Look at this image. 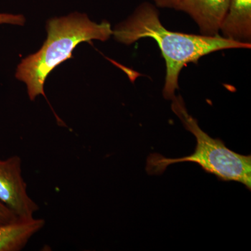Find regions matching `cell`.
<instances>
[{
    "instance_id": "6",
    "label": "cell",
    "mask_w": 251,
    "mask_h": 251,
    "mask_svg": "<svg viewBox=\"0 0 251 251\" xmlns=\"http://www.w3.org/2000/svg\"><path fill=\"white\" fill-rule=\"evenodd\" d=\"M220 31L231 40L251 44V0H229Z\"/></svg>"
},
{
    "instance_id": "10",
    "label": "cell",
    "mask_w": 251,
    "mask_h": 251,
    "mask_svg": "<svg viewBox=\"0 0 251 251\" xmlns=\"http://www.w3.org/2000/svg\"><path fill=\"white\" fill-rule=\"evenodd\" d=\"M181 0H153L157 6L176 9Z\"/></svg>"
},
{
    "instance_id": "7",
    "label": "cell",
    "mask_w": 251,
    "mask_h": 251,
    "mask_svg": "<svg viewBox=\"0 0 251 251\" xmlns=\"http://www.w3.org/2000/svg\"><path fill=\"white\" fill-rule=\"evenodd\" d=\"M45 220L18 219L9 224L0 225V251L23 250L31 238L45 226Z\"/></svg>"
},
{
    "instance_id": "5",
    "label": "cell",
    "mask_w": 251,
    "mask_h": 251,
    "mask_svg": "<svg viewBox=\"0 0 251 251\" xmlns=\"http://www.w3.org/2000/svg\"><path fill=\"white\" fill-rule=\"evenodd\" d=\"M229 2V0H181L176 10L192 18L202 35L215 36L219 34Z\"/></svg>"
},
{
    "instance_id": "9",
    "label": "cell",
    "mask_w": 251,
    "mask_h": 251,
    "mask_svg": "<svg viewBox=\"0 0 251 251\" xmlns=\"http://www.w3.org/2000/svg\"><path fill=\"white\" fill-rule=\"evenodd\" d=\"M18 217L7 206L0 202V225L9 224L17 221Z\"/></svg>"
},
{
    "instance_id": "4",
    "label": "cell",
    "mask_w": 251,
    "mask_h": 251,
    "mask_svg": "<svg viewBox=\"0 0 251 251\" xmlns=\"http://www.w3.org/2000/svg\"><path fill=\"white\" fill-rule=\"evenodd\" d=\"M21 157L15 155L0 158V202L14 213L18 219H31L39 206L28 195L23 179Z\"/></svg>"
},
{
    "instance_id": "8",
    "label": "cell",
    "mask_w": 251,
    "mask_h": 251,
    "mask_svg": "<svg viewBox=\"0 0 251 251\" xmlns=\"http://www.w3.org/2000/svg\"><path fill=\"white\" fill-rule=\"evenodd\" d=\"M25 22V19L22 15L0 13V25L10 24L15 25H23Z\"/></svg>"
},
{
    "instance_id": "1",
    "label": "cell",
    "mask_w": 251,
    "mask_h": 251,
    "mask_svg": "<svg viewBox=\"0 0 251 251\" xmlns=\"http://www.w3.org/2000/svg\"><path fill=\"white\" fill-rule=\"evenodd\" d=\"M112 35L126 45L143 38H151L156 41L166 61L163 94L168 100L176 96L180 72L189 63L197 64L206 54L222 50L248 49L251 46V44L237 42L220 34L196 35L169 30L162 24L156 8L148 2L138 6L129 18L112 30Z\"/></svg>"
},
{
    "instance_id": "2",
    "label": "cell",
    "mask_w": 251,
    "mask_h": 251,
    "mask_svg": "<svg viewBox=\"0 0 251 251\" xmlns=\"http://www.w3.org/2000/svg\"><path fill=\"white\" fill-rule=\"evenodd\" d=\"M48 38L36 53L23 59L18 65L16 77L27 87L31 100L39 95L46 97L44 84L54 68L72 57L80 43L92 40L105 41L112 35L110 23H96L87 15L74 13L65 17L54 18L47 24Z\"/></svg>"
},
{
    "instance_id": "3",
    "label": "cell",
    "mask_w": 251,
    "mask_h": 251,
    "mask_svg": "<svg viewBox=\"0 0 251 251\" xmlns=\"http://www.w3.org/2000/svg\"><path fill=\"white\" fill-rule=\"evenodd\" d=\"M171 108L179 117L184 128L196 138L194 152L182 158H168L159 153H151L147 160L146 171L150 175L163 174L175 163H196L209 174L214 175L222 181H236L251 189V155L234 152L219 138H212L203 131L198 120L188 113L181 96L172 99Z\"/></svg>"
}]
</instances>
